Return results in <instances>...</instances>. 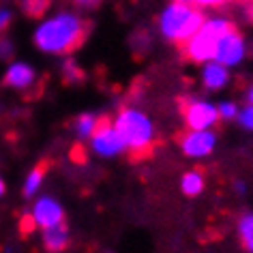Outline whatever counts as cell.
I'll list each match as a JSON object with an SVG mask.
<instances>
[{
    "instance_id": "3",
    "label": "cell",
    "mask_w": 253,
    "mask_h": 253,
    "mask_svg": "<svg viewBox=\"0 0 253 253\" xmlns=\"http://www.w3.org/2000/svg\"><path fill=\"white\" fill-rule=\"evenodd\" d=\"M202 24H204V15L198 9L185 2H174L161 15V33L168 41H174L178 47H182L198 33Z\"/></svg>"
},
{
    "instance_id": "21",
    "label": "cell",
    "mask_w": 253,
    "mask_h": 253,
    "mask_svg": "<svg viewBox=\"0 0 253 253\" xmlns=\"http://www.w3.org/2000/svg\"><path fill=\"white\" fill-rule=\"evenodd\" d=\"M13 43H11L7 37L0 35V60H9L11 56H13Z\"/></svg>"
},
{
    "instance_id": "12",
    "label": "cell",
    "mask_w": 253,
    "mask_h": 253,
    "mask_svg": "<svg viewBox=\"0 0 253 253\" xmlns=\"http://www.w3.org/2000/svg\"><path fill=\"white\" fill-rule=\"evenodd\" d=\"M230 80V71L225 69V65L221 62H208L204 67V73H202V82H204L206 88L211 90H217V88H223Z\"/></svg>"
},
{
    "instance_id": "15",
    "label": "cell",
    "mask_w": 253,
    "mask_h": 253,
    "mask_svg": "<svg viewBox=\"0 0 253 253\" xmlns=\"http://www.w3.org/2000/svg\"><path fill=\"white\" fill-rule=\"evenodd\" d=\"M94 125H97V116H94V114H80V116L75 118L73 129H75V133H78V140L80 142H84L86 137L92 135Z\"/></svg>"
},
{
    "instance_id": "27",
    "label": "cell",
    "mask_w": 253,
    "mask_h": 253,
    "mask_svg": "<svg viewBox=\"0 0 253 253\" xmlns=\"http://www.w3.org/2000/svg\"><path fill=\"white\" fill-rule=\"evenodd\" d=\"M234 187H236V191H238V193H243V191H245V185H243V182H236Z\"/></svg>"
},
{
    "instance_id": "9",
    "label": "cell",
    "mask_w": 253,
    "mask_h": 253,
    "mask_svg": "<svg viewBox=\"0 0 253 253\" xmlns=\"http://www.w3.org/2000/svg\"><path fill=\"white\" fill-rule=\"evenodd\" d=\"M37 80V73L35 69L26 65V62H15L7 69L2 78V86H9V88H17V90H24V88L33 86Z\"/></svg>"
},
{
    "instance_id": "7",
    "label": "cell",
    "mask_w": 253,
    "mask_h": 253,
    "mask_svg": "<svg viewBox=\"0 0 253 253\" xmlns=\"http://www.w3.org/2000/svg\"><path fill=\"white\" fill-rule=\"evenodd\" d=\"M243 56H245V39H243V35H240L236 28H230L217 43L214 60L221 62V65H225V67H232V65H238V62L243 60Z\"/></svg>"
},
{
    "instance_id": "20",
    "label": "cell",
    "mask_w": 253,
    "mask_h": 253,
    "mask_svg": "<svg viewBox=\"0 0 253 253\" xmlns=\"http://www.w3.org/2000/svg\"><path fill=\"white\" fill-rule=\"evenodd\" d=\"M238 123L245 126V129L253 131V105H247L243 112L238 114Z\"/></svg>"
},
{
    "instance_id": "1",
    "label": "cell",
    "mask_w": 253,
    "mask_h": 253,
    "mask_svg": "<svg viewBox=\"0 0 253 253\" xmlns=\"http://www.w3.org/2000/svg\"><path fill=\"white\" fill-rule=\"evenodd\" d=\"M90 30L92 24L88 20L73 13H60L41 24L35 33V43L41 52L47 54H73L86 43Z\"/></svg>"
},
{
    "instance_id": "24",
    "label": "cell",
    "mask_w": 253,
    "mask_h": 253,
    "mask_svg": "<svg viewBox=\"0 0 253 253\" xmlns=\"http://www.w3.org/2000/svg\"><path fill=\"white\" fill-rule=\"evenodd\" d=\"M71 157L75 163H86V150L82 148V144H75L73 150H71Z\"/></svg>"
},
{
    "instance_id": "28",
    "label": "cell",
    "mask_w": 253,
    "mask_h": 253,
    "mask_svg": "<svg viewBox=\"0 0 253 253\" xmlns=\"http://www.w3.org/2000/svg\"><path fill=\"white\" fill-rule=\"evenodd\" d=\"M249 105H253V86H251V90H249Z\"/></svg>"
},
{
    "instance_id": "29",
    "label": "cell",
    "mask_w": 253,
    "mask_h": 253,
    "mask_svg": "<svg viewBox=\"0 0 253 253\" xmlns=\"http://www.w3.org/2000/svg\"><path fill=\"white\" fill-rule=\"evenodd\" d=\"M0 195H4V182H2V178H0Z\"/></svg>"
},
{
    "instance_id": "10",
    "label": "cell",
    "mask_w": 253,
    "mask_h": 253,
    "mask_svg": "<svg viewBox=\"0 0 253 253\" xmlns=\"http://www.w3.org/2000/svg\"><path fill=\"white\" fill-rule=\"evenodd\" d=\"M33 217L37 221V225H41V227H49V225H56V223H60V221H65L60 204L52 198H41L37 202Z\"/></svg>"
},
{
    "instance_id": "4",
    "label": "cell",
    "mask_w": 253,
    "mask_h": 253,
    "mask_svg": "<svg viewBox=\"0 0 253 253\" xmlns=\"http://www.w3.org/2000/svg\"><path fill=\"white\" fill-rule=\"evenodd\" d=\"M234 28L232 22L217 17V20H208L200 26V30L182 45V54L187 56L191 62H208L214 58V49H217L219 39L227 30Z\"/></svg>"
},
{
    "instance_id": "23",
    "label": "cell",
    "mask_w": 253,
    "mask_h": 253,
    "mask_svg": "<svg viewBox=\"0 0 253 253\" xmlns=\"http://www.w3.org/2000/svg\"><path fill=\"white\" fill-rule=\"evenodd\" d=\"M11 20H13V15H11V11L7 9H0V35H4V30L11 26Z\"/></svg>"
},
{
    "instance_id": "13",
    "label": "cell",
    "mask_w": 253,
    "mask_h": 253,
    "mask_svg": "<svg viewBox=\"0 0 253 253\" xmlns=\"http://www.w3.org/2000/svg\"><path fill=\"white\" fill-rule=\"evenodd\" d=\"M84 80H86L84 69H82L73 58H67L65 62H62V84L80 86V84H84Z\"/></svg>"
},
{
    "instance_id": "11",
    "label": "cell",
    "mask_w": 253,
    "mask_h": 253,
    "mask_svg": "<svg viewBox=\"0 0 253 253\" xmlns=\"http://www.w3.org/2000/svg\"><path fill=\"white\" fill-rule=\"evenodd\" d=\"M67 245H69V230L65 221L43 227V247L47 251H65Z\"/></svg>"
},
{
    "instance_id": "18",
    "label": "cell",
    "mask_w": 253,
    "mask_h": 253,
    "mask_svg": "<svg viewBox=\"0 0 253 253\" xmlns=\"http://www.w3.org/2000/svg\"><path fill=\"white\" fill-rule=\"evenodd\" d=\"M202 189H204V180L198 172H187L185 178H182V193L189 195V198H195Z\"/></svg>"
},
{
    "instance_id": "5",
    "label": "cell",
    "mask_w": 253,
    "mask_h": 253,
    "mask_svg": "<svg viewBox=\"0 0 253 253\" xmlns=\"http://www.w3.org/2000/svg\"><path fill=\"white\" fill-rule=\"evenodd\" d=\"M92 148L94 153L103 155V157H112V155H118V153H125L126 146H125V140L120 137V133L114 126L112 118L110 116H97V125L92 129Z\"/></svg>"
},
{
    "instance_id": "8",
    "label": "cell",
    "mask_w": 253,
    "mask_h": 253,
    "mask_svg": "<svg viewBox=\"0 0 253 253\" xmlns=\"http://www.w3.org/2000/svg\"><path fill=\"white\" fill-rule=\"evenodd\" d=\"M178 142L187 157H206L214 148V133L206 129H193L191 133L180 135Z\"/></svg>"
},
{
    "instance_id": "14",
    "label": "cell",
    "mask_w": 253,
    "mask_h": 253,
    "mask_svg": "<svg viewBox=\"0 0 253 253\" xmlns=\"http://www.w3.org/2000/svg\"><path fill=\"white\" fill-rule=\"evenodd\" d=\"M47 169H49V161L47 159L39 161L33 168V172H30L26 185H24V198H30V195H33L37 189H39V185L43 182V178H45V174H47Z\"/></svg>"
},
{
    "instance_id": "6",
    "label": "cell",
    "mask_w": 253,
    "mask_h": 253,
    "mask_svg": "<svg viewBox=\"0 0 253 253\" xmlns=\"http://www.w3.org/2000/svg\"><path fill=\"white\" fill-rule=\"evenodd\" d=\"M180 112H182V116H185L187 126H191V129H208V126L214 125L219 118V112L214 110L211 103H206V101L182 99Z\"/></svg>"
},
{
    "instance_id": "17",
    "label": "cell",
    "mask_w": 253,
    "mask_h": 253,
    "mask_svg": "<svg viewBox=\"0 0 253 253\" xmlns=\"http://www.w3.org/2000/svg\"><path fill=\"white\" fill-rule=\"evenodd\" d=\"M238 232L243 240V249L253 251V212H247L238 221Z\"/></svg>"
},
{
    "instance_id": "30",
    "label": "cell",
    "mask_w": 253,
    "mask_h": 253,
    "mask_svg": "<svg viewBox=\"0 0 253 253\" xmlns=\"http://www.w3.org/2000/svg\"><path fill=\"white\" fill-rule=\"evenodd\" d=\"M174 2H185V4H189V2H193V0H174Z\"/></svg>"
},
{
    "instance_id": "22",
    "label": "cell",
    "mask_w": 253,
    "mask_h": 253,
    "mask_svg": "<svg viewBox=\"0 0 253 253\" xmlns=\"http://www.w3.org/2000/svg\"><path fill=\"white\" fill-rule=\"evenodd\" d=\"M217 112H219V116H221V118H227V120H232V118H236V116H238L236 105L230 103V101H227V103H221Z\"/></svg>"
},
{
    "instance_id": "2",
    "label": "cell",
    "mask_w": 253,
    "mask_h": 253,
    "mask_svg": "<svg viewBox=\"0 0 253 253\" xmlns=\"http://www.w3.org/2000/svg\"><path fill=\"white\" fill-rule=\"evenodd\" d=\"M114 126H116L120 137L125 140V146L129 150V161L137 163V161H142V159H146V157L153 155L155 131H153L150 120L144 116V114L125 107V110L116 116V120H114Z\"/></svg>"
},
{
    "instance_id": "31",
    "label": "cell",
    "mask_w": 253,
    "mask_h": 253,
    "mask_svg": "<svg viewBox=\"0 0 253 253\" xmlns=\"http://www.w3.org/2000/svg\"><path fill=\"white\" fill-rule=\"evenodd\" d=\"M251 20H253V9H251Z\"/></svg>"
},
{
    "instance_id": "19",
    "label": "cell",
    "mask_w": 253,
    "mask_h": 253,
    "mask_svg": "<svg viewBox=\"0 0 253 253\" xmlns=\"http://www.w3.org/2000/svg\"><path fill=\"white\" fill-rule=\"evenodd\" d=\"M35 227H37V221H35L33 214H24V217L20 219V232H22L24 238H28L30 234L35 232Z\"/></svg>"
},
{
    "instance_id": "26",
    "label": "cell",
    "mask_w": 253,
    "mask_h": 253,
    "mask_svg": "<svg viewBox=\"0 0 253 253\" xmlns=\"http://www.w3.org/2000/svg\"><path fill=\"white\" fill-rule=\"evenodd\" d=\"M195 4L200 7H214V4H223V2H230V0H193Z\"/></svg>"
},
{
    "instance_id": "25",
    "label": "cell",
    "mask_w": 253,
    "mask_h": 253,
    "mask_svg": "<svg viewBox=\"0 0 253 253\" xmlns=\"http://www.w3.org/2000/svg\"><path fill=\"white\" fill-rule=\"evenodd\" d=\"M73 4H78V7H84V9H97L101 4V0H71Z\"/></svg>"
},
{
    "instance_id": "16",
    "label": "cell",
    "mask_w": 253,
    "mask_h": 253,
    "mask_svg": "<svg viewBox=\"0 0 253 253\" xmlns=\"http://www.w3.org/2000/svg\"><path fill=\"white\" fill-rule=\"evenodd\" d=\"M52 7V0H22V11L33 20H41Z\"/></svg>"
}]
</instances>
